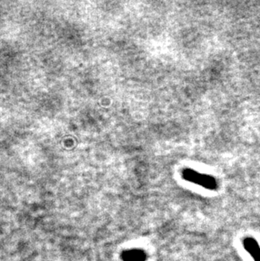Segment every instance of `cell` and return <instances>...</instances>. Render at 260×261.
Here are the masks:
<instances>
[{
  "label": "cell",
  "instance_id": "obj_1",
  "mask_svg": "<svg viewBox=\"0 0 260 261\" xmlns=\"http://www.w3.org/2000/svg\"><path fill=\"white\" fill-rule=\"evenodd\" d=\"M183 178L193 182L194 185H199L209 190H216L218 188V184L216 178L210 175L198 173L193 169H184L182 173Z\"/></svg>",
  "mask_w": 260,
  "mask_h": 261
},
{
  "label": "cell",
  "instance_id": "obj_3",
  "mask_svg": "<svg viewBox=\"0 0 260 261\" xmlns=\"http://www.w3.org/2000/svg\"><path fill=\"white\" fill-rule=\"evenodd\" d=\"M243 245L246 251L250 254L254 261H260V246L253 238L243 239Z\"/></svg>",
  "mask_w": 260,
  "mask_h": 261
},
{
  "label": "cell",
  "instance_id": "obj_2",
  "mask_svg": "<svg viewBox=\"0 0 260 261\" xmlns=\"http://www.w3.org/2000/svg\"><path fill=\"white\" fill-rule=\"evenodd\" d=\"M122 261H146L147 254L143 249H132L122 252Z\"/></svg>",
  "mask_w": 260,
  "mask_h": 261
}]
</instances>
